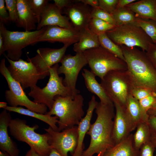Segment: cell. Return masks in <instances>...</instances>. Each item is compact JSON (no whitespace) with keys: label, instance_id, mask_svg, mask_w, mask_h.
<instances>
[{"label":"cell","instance_id":"22","mask_svg":"<svg viewBox=\"0 0 156 156\" xmlns=\"http://www.w3.org/2000/svg\"><path fill=\"white\" fill-rule=\"evenodd\" d=\"M18 20L17 26L25 31H31L36 29L37 18L31 10L28 0H17Z\"/></svg>","mask_w":156,"mask_h":156},{"label":"cell","instance_id":"1","mask_svg":"<svg viewBox=\"0 0 156 156\" xmlns=\"http://www.w3.org/2000/svg\"><path fill=\"white\" fill-rule=\"evenodd\" d=\"M114 108L113 103H98L95 111L96 118L91 124L87 133L90 137V143L82 156H93L95 154L97 156H103L106 151L115 145L112 138Z\"/></svg>","mask_w":156,"mask_h":156},{"label":"cell","instance_id":"4","mask_svg":"<svg viewBox=\"0 0 156 156\" xmlns=\"http://www.w3.org/2000/svg\"><path fill=\"white\" fill-rule=\"evenodd\" d=\"M38 126L31 127L27 124L26 120L19 118L12 119L9 128L10 135L19 141L27 144L40 156H48L52 148L48 142L47 133L40 134L36 132Z\"/></svg>","mask_w":156,"mask_h":156},{"label":"cell","instance_id":"3","mask_svg":"<svg viewBox=\"0 0 156 156\" xmlns=\"http://www.w3.org/2000/svg\"><path fill=\"white\" fill-rule=\"evenodd\" d=\"M84 98L79 94L74 98L57 95L51 110L45 114L58 118V131L78 125L83 118Z\"/></svg>","mask_w":156,"mask_h":156},{"label":"cell","instance_id":"31","mask_svg":"<svg viewBox=\"0 0 156 156\" xmlns=\"http://www.w3.org/2000/svg\"><path fill=\"white\" fill-rule=\"evenodd\" d=\"M135 23L142 29L153 43L156 44V22L136 17Z\"/></svg>","mask_w":156,"mask_h":156},{"label":"cell","instance_id":"21","mask_svg":"<svg viewBox=\"0 0 156 156\" xmlns=\"http://www.w3.org/2000/svg\"><path fill=\"white\" fill-rule=\"evenodd\" d=\"M125 107L131 131L142 122L148 123L149 116L142 109L138 101L131 94L127 98Z\"/></svg>","mask_w":156,"mask_h":156},{"label":"cell","instance_id":"43","mask_svg":"<svg viewBox=\"0 0 156 156\" xmlns=\"http://www.w3.org/2000/svg\"><path fill=\"white\" fill-rule=\"evenodd\" d=\"M53 1L55 5L62 11L64 8L69 6L73 1L70 0H53Z\"/></svg>","mask_w":156,"mask_h":156},{"label":"cell","instance_id":"50","mask_svg":"<svg viewBox=\"0 0 156 156\" xmlns=\"http://www.w3.org/2000/svg\"><path fill=\"white\" fill-rule=\"evenodd\" d=\"M151 141L155 148H156V135H152Z\"/></svg>","mask_w":156,"mask_h":156},{"label":"cell","instance_id":"2","mask_svg":"<svg viewBox=\"0 0 156 156\" xmlns=\"http://www.w3.org/2000/svg\"><path fill=\"white\" fill-rule=\"evenodd\" d=\"M120 46L134 86L146 88L156 95V69L146 51L136 47Z\"/></svg>","mask_w":156,"mask_h":156},{"label":"cell","instance_id":"24","mask_svg":"<svg viewBox=\"0 0 156 156\" xmlns=\"http://www.w3.org/2000/svg\"><path fill=\"white\" fill-rule=\"evenodd\" d=\"M82 75L88 90L96 95L101 102L105 104L113 103L107 94L101 84L97 82L95 78V75L92 72L84 68L83 69Z\"/></svg>","mask_w":156,"mask_h":156},{"label":"cell","instance_id":"36","mask_svg":"<svg viewBox=\"0 0 156 156\" xmlns=\"http://www.w3.org/2000/svg\"><path fill=\"white\" fill-rule=\"evenodd\" d=\"M142 109L147 113L150 109L156 105V95L153 94L138 101Z\"/></svg>","mask_w":156,"mask_h":156},{"label":"cell","instance_id":"11","mask_svg":"<svg viewBox=\"0 0 156 156\" xmlns=\"http://www.w3.org/2000/svg\"><path fill=\"white\" fill-rule=\"evenodd\" d=\"M57 68L58 75L64 74V85L70 91L72 98H74L80 91L76 88L78 77L81 69L87 64V60L83 53H76L75 55H65Z\"/></svg>","mask_w":156,"mask_h":156},{"label":"cell","instance_id":"17","mask_svg":"<svg viewBox=\"0 0 156 156\" xmlns=\"http://www.w3.org/2000/svg\"><path fill=\"white\" fill-rule=\"evenodd\" d=\"M113 102L116 109L112 134L115 145L127 138L131 131L125 106L116 101Z\"/></svg>","mask_w":156,"mask_h":156},{"label":"cell","instance_id":"25","mask_svg":"<svg viewBox=\"0 0 156 156\" xmlns=\"http://www.w3.org/2000/svg\"><path fill=\"white\" fill-rule=\"evenodd\" d=\"M79 32V40L73 45V51L76 53H83L86 50L100 46L98 36L88 27Z\"/></svg>","mask_w":156,"mask_h":156},{"label":"cell","instance_id":"39","mask_svg":"<svg viewBox=\"0 0 156 156\" xmlns=\"http://www.w3.org/2000/svg\"><path fill=\"white\" fill-rule=\"evenodd\" d=\"M155 148L151 140L141 146L139 150L138 156H154Z\"/></svg>","mask_w":156,"mask_h":156},{"label":"cell","instance_id":"16","mask_svg":"<svg viewBox=\"0 0 156 156\" xmlns=\"http://www.w3.org/2000/svg\"><path fill=\"white\" fill-rule=\"evenodd\" d=\"M75 1L63 10V13L70 21L74 28L80 31L88 27L92 8L79 0Z\"/></svg>","mask_w":156,"mask_h":156},{"label":"cell","instance_id":"7","mask_svg":"<svg viewBox=\"0 0 156 156\" xmlns=\"http://www.w3.org/2000/svg\"><path fill=\"white\" fill-rule=\"evenodd\" d=\"M100 84L112 102L117 101L125 106L134 87L128 70L111 71L101 79Z\"/></svg>","mask_w":156,"mask_h":156},{"label":"cell","instance_id":"27","mask_svg":"<svg viewBox=\"0 0 156 156\" xmlns=\"http://www.w3.org/2000/svg\"><path fill=\"white\" fill-rule=\"evenodd\" d=\"M4 109L9 112H15L38 119L46 123L54 130L58 131V127L56 124L58 122V118L56 116H52L39 113L21 107H13L8 106Z\"/></svg>","mask_w":156,"mask_h":156},{"label":"cell","instance_id":"14","mask_svg":"<svg viewBox=\"0 0 156 156\" xmlns=\"http://www.w3.org/2000/svg\"><path fill=\"white\" fill-rule=\"evenodd\" d=\"M68 47L64 45L60 49L39 48L36 50V56L31 58L28 57L27 61L31 62L39 73L45 78L49 76V68L61 62Z\"/></svg>","mask_w":156,"mask_h":156},{"label":"cell","instance_id":"42","mask_svg":"<svg viewBox=\"0 0 156 156\" xmlns=\"http://www.w3.org/2000/svg\"><path fill=\"white\" fill-rule=\"evenodd\" d=\"M4 24L0 22V56L3 54V47L6 30Z\"/></svg>","mask_w":156,"mask_h":156},{"label":"cell","instance_id":"29","mask_svg":"<svg viewBox=\"0 0 156 156\" xmlns=\"http://www.w3.org/2000/svg\"><path fill=\"white\" fill-rule=\"evenodd\" d=\"M111 14L116 26L135 23L136 18L135 14L126 7L116 8Z\"/></svg>","mask_w":156,"mask_h":156},{"label":"cell","instance_id":"20","mask_svg":"<svg viewBox=\"0 0 156 156\" xmlns=\"http://www.w3.org/2000/svg\"><path fill=\"white\" fill-rule=\"evenodd\" d=\"M94 96H92L88 103V108L85 116L80 121L78 125V140L77 147L71 156H82L84 146L83 140L90 125V121L93 112L98 104Z\"/></svg>","mask_w":156,"mask_h":156},{"label":"cell","instance_id":"45","mask_svg":"<svg viewBox=\"0 0 156 156\" xmlns=\"http://www.w3.org/2000/svg\"><path fill=\"white\" fill-rule=\"evenodd\" d=\"M136 1V0H118L116 8H125L127 5Z\"/></svg>","mask_w":156,"mask_h":156},{"label":"cell","instance_id":"8","mask_svg":"<svg viewBox=\"0 0 156 156\" xmlns=\"http://www.w3.org/2000/svg\"><path fill=\"white\" fill-rule=\"evenodd\" d=\"M0 72L6 80L9 89L5 91V97L10 106H23L31 111L43 114L47 112L46 106L36 103L28 97L21 84L11 76L6 66L4 58L0 63Z\"/></svg>","mask_w":156,"mask_h":156},{"label":"cell","instance_id":"15","mask_svg":"<svg viewBox=\"0 0 156 156\" xmlns=\"http://www.w3.org/2000/svg\"><path fill=\"white\" fill-rule=\"evenodd\" d=\"M79 36V31L74 28H66L56 26H47L45 31L39 39L38 42H58L68 47L78 42Z\"/></svg>","mask_w":156,"mask_h":156},{"label":"cell","instance_id":"38","mask_svg":"<svg viewBox=\"0 0 156 156\" xmlns=\"http://www.w3.org/2000/svg\"><path fill=\"white\" fill-rule=\"evenodd\" d=\"M153 94H155L146 88L135 86L131 92V94L138 101Z\"/></svg>","mask_w":156,"mask_h":156},{"label":"cell","instance_id":"41","mask_svg":"<svg viewBox=\"0 0 156 156\" xmlns=\"http://www.w3.org/2000/svg\"><path fill=\"white\" fill-rule=\"evenodd\" d=\"M146 52L149 59L156 69V44L152 43Z\"/></svg>","mask_w":156,"mask_h":156},{"label":"cell","instance_id":"35","mask_svg":"<svg viewBox=\"0 0 156 156\" xmlns=\"http://www.w3.org/2000/svg\"><path fill=\"white\" fill-rule=\"evenodd\" d=\"M5 1L10 21L16 24L18 20L17 0H5Z\"/></svg>","mask_w":156,"mask_h":156},{"label":"cell","instance_id":"6","mask_svg":"<svg viewBox=\"0 0 156 156\" xmlns=\"http://www.w3.org/2000/svg\"><path fill=\"white\" fill-rule=\"evenodd\" d=\"M59 67L58 64H57L49 68V78L45 87L41 88L36 85L31 89L28 94L34 99L33 101L45 105L49 110L52 107L55 96H71L70 91L63 83V77H59L58 74Z\"/></svg>","mask_w":156,"mask_h":156},{"label":"cell","instance_id":"13","mask_svg":"<svg viewBox=\"0 0 156 156\" xmlns=\"http://www.w3.org/2000/svg\"><path fill=\"white\" fill-rule=\"evenodd\" d=\"M48 137V142L52 148L57 150L62 156H68L69 152L72 155L78 144V126L56 131L49 126L44 129Z\"/></svg>","mask_w":156,"mask_h":156},{"label":"cell","instance_id":"12","mask_svg":"<svg viewBox=\"0 0 156 156\" xmlns=\"http://www.w3.org/2000/svg\"><path fill=\"white\" fill-rule=\"evenodd\" d=\"M3 55L10 63L7 68L11 76L21 84L23 90L28 88L32 89L39 80L45 78L31 61L27 62L21 58L13 61L5 53Z\"/></svg>","mask_w":156,"mask_h":156},{"label":"cell","instance_id":"53","mask_svg":"<svg viewBox=\"0 0 156 156\" xmlns=\"http://www.w3.org/2000/svg\"><path fill=\"white\" fill-rule=\"evenodd\" d=\"M155 156H156V155Z\"/></svg>","mask_w":156,"mask_h":156},{"label":"cell","instance_id":"26","mask_svg":"<svg viewBox=\"0 0 156 156\" xmlns=\"http://www.w3.org/2000/svg\"><path fill=\"white\" fill-rule=\"evenodd\" d=\"M133 134L106 151L103 156H138L139 151L135 148Z\"/></svg>","mask_w":156,"mask_h":156},{"label":"cell","instance_id":"51","mask_svg":"<svg viewBox=\"0 0 156 156\" xmlns=\"http://www.w3.org/2000/svg\"><path fill=\"white\" fill-rule=\"evenodd\" d=\"M7 103L4 102H0V108H2L3 109L6 108L8 106Z\"/></svg>","mask_w":156,"mask_h":156},{"label":"cell","instance_id":"49","mask_svg":"<svg viewBox=\"0 0 156 156\" xmlns=\"http://www.w3.org/2000/svg\"><path fill=\"white\" fill-rule=\"evenodd\" d=\"M147 114L149 116H156V105L153 108L149 110Z\"/></svg>","mask_w":156,"mask_h":156},{"label":"cell","instance_id":"54","mask_svg":"<svg viewBox=\"0 0 156 156\" xmlns=\"http://www.w3.org/2000/svg\"></svg>","mask_w":156,"mask_h":156},{"label":"cell","instance_id":"32","mask_svg":"<svg viewBox=\"0 0 156 156\" xmlns=\"http://www.w3.org/2000/svg\"><path fill=\"white\" fill-rule=\"evenodd\" d=\"M116 26L99 19L92 18L89 23L88 28L98 36L113 29Z\"/></svg>","mask_w":156,"mask_h":156},{"label":"cell","instance_id":"34","mask_svg":"<svg viewBox=\"0 0 156 156\" xmlns=\"http://www.w3.org/2000/svg\"><path fill=\"white\" fill-rule=\"evenodd\" d=\"M91 16V18L99 19L116 25L112 14L99 7L92 8Z\"/></svg>","mask_w":156,"mask_h":156},{"label":"cell","instance_id":"28","mask_svg":"<svg viewBox=\"0 0 156 156\" xmlns=\"http://www.w3.org/2000/svg\"><path fill=\"white\" fill-rule=\"evenodd\" d=\"M136 128L133 134V142L135 148L139 151L144 144L151 140L152 133L148 123L146 122L140 124Z\"/></svg>","mask_w":156,"mask_h":156},{"label":"cell","instance_id":"33","mask_svg":"<svg viewBox=\"0 0 156 156\" xmlns=\"http://www.w3.org/2000/svg\"><path fill=\"white\" fill-rule=\"evenodd\" d=\"M28 1L31 10L37 18L38 24L40 21L42 15L49 1L28 0Z\"/></svg>","mask_w":156,"mask_h":156},{"label":"cell","instance_id":"5","mask_svg":"<svg viewBox=\"0 0 156 156\" xmlns=\"http://www.w3.org/2000/svg\"><path fill=\"white\" fill-rule=\"evenodd\" d=\"M83 53L91 71L101 79L111 71L127 70L125 61L101 46L86 50Z\"/></svg>","mask_w":156,"mask_h":156},{"label":"cell","instance_id":"18","mask_svg":"<svg viewBox=\"0 0 156 156\" xmlns=\"http://www.w3.org/2000/svg\"><path fill=\"white\" fill-rule=\"evenodd\" d=\"M62 12L54 3H48L42 15L36 30L49 26H56L66 28H74L68 18L62 15Z\"/></svg>","mask_w":156,"mask_h":156},{"label":"cell","instance_id":"46","mask_svg":"<svg viewBox=\"0 0 156 156\" xmlns=\"http://www.w3.org/2000/svg\"><path fill=\"white\" fill-rule=\"evenodd\" d=\"M79 1L86 5L91 6L92 8H95L99 7L98 0H79Z\"/></svg>","mask_w":156,"mask_h":156},{"label":"cell","instance_id":"44","mask_svg":"<svg viewBox=\"0 0 156 156\" xmlns=\"http://www.w3.org/2000/svg\"><path fill=\"white\" fill-rule=\"evenodd\" d=\"M148 124L151 130L152 135H156V116H149Z\"/></svg>","mask_w":156,"mask_h":156},{"label":"cell","instance_id":"48","mask_svg":"<svg viewBox=\"0 0 156 156\" xmlns=\"http://www.w3.org/2000/svg\"><path fill=\"white\" fill-rule=\"evenodd\" d=\"M48 156H62L59 153L56 149L52 148L50 154Z\"/></svg>","mask_w":156,"mask_h":156},{"label":"cell","instance_id":"19","mask_svg":"<svg viewBox=\"0 0 156 156\" xmlns=\"http://www.w3.org/2000/svg\"><path fill=\"white\" fill-rule=\"evenodd\" d=\"M3 109L0 114V149L10 156H18L20 151L17 146L9 136L8 128L12 119L10 114Z\"/></svg>","mask_w":156,"mask_h":156},{"label":"cell","instance_id":"47","mask_svg":"<svg viewBox=\"0 0 156 156\" xmlns=\"http://www.w3.org/2000/svg\"><path fill=\"white\" fill-rule=\"evenodd\" d=\"M24 156H40L32 148L30 149L27 152Z\"/></svg>","mask_w":156,"mask_h":156},{"label":"cell","instance_id":"52","mask_svg":"<svg viewBox=\"0 0 156 156\" xmlns=\"http://www.w3.org/2000/svg\"><path fill=\"white\" fill-rule=\"evenodd\" d=\"M0 156H10L7 153L3 151H0Z\"/></svg>","mask_w":156,"mask_h":156},{"label":"cell","instance_id":"23","mask_svg":"<svg viewBox=\"0 0 156 156\" xmlns=\"http://www.w3.org/2000/svg\"><path fill=\"white\" fill-rule=\"evenodd\" d=\"M137 17L156 22V0H141L126 6Z\"/></svg>","mask_w":156,"mask_h":156},{"label":"cell","instance_id":"9","mask_svg":"<svg viewBox=\"0 0 156 156\" xmlns=\"http://www.w3.org/2000/svg\"><path fill=\"white\" fill-rule=\"evenodd\" d=\"M106 33L113 42L119 46L138 47L145 51L153 43L142 29L135 23L116 26Z\"/></svg>","mask_w":156,"mask_h":156},{"label":"cell","instance_id":"40","mask_svg":"<svg viewBox=\"0 0 156 156\" xmlns=\"http://www.w3.org/2000/svg\"><path fill=\"white\" fill-rule=\"evenodd\" d=\"M4 0H0V22L4 25H8L11 22L8 12L5 5Z\"/></svg>","mask_w":156,"mask_h":156},{"label":"cell","instance_id":"10","mask_svg":"<svg viewBox=\"0 0 156 156\" xmlns=\"http://www.w3.org/2000/svg\"><path fill=\"white\" fill-rule=\"evenodd\" d=\"M47 28L45 26L40 30L29 31H12L7 29L4 42L3 54L6 51V56L8 58L13 61L18 60L22 55V49L38 43Z\"/></svg>","mask_w":156,"mask_h":156},{"label":"cell","instance_id":"37","mask_svg":"<svg viewBox=\"0 0 156 156\" xmlns=\"http://www.w3.org/2000/svg\"><path fill=\"white\" fill-rule=\"evenodd\" d=\"M118 0H98L99 7L111 14L115 10Z\"/></svg>","mask_w":156,"mask_h":156},{"label":"cell","instance_id":"30","mask_svg":"<svg viewBox=\"0 0 156 156\" xmlns=\"http://www.w3.org/2000/svg\"><path fill=\"white\" fill-rule=\"evenodd\" d=\"M98 37L101 46L125 61L123 52L120 46L113 42L108 36L106 33L99 35Z\"/></svg>","mask_w":156,"mask_h":156}]
</instances>
